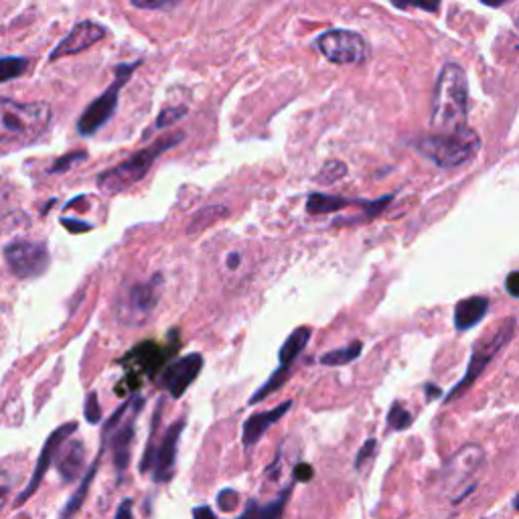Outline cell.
Here are the masks:
<instances>
[{"instance_id": "cell-1", "label": "cell", "mask_w": 519, "mask_h": 519, "mask_svg": "<svg viewBox=\"0 0 519 519\" xmlns=\"http://www.w3.org/2000/svg\"><path fill=\"white\" fill-rule=\"evenodd\" d=\"M469 82L467 73L457 63H447L434 84L430 126L436 132H455L467 126Z\"/></svg>"}, {"instance_id": "cell-2", "label": "cell", "mask_w": 519, "mask_h": 519, "mask_svg": "<svg viewBox=\"0 0 519 519\" xmlns=\"http://www.w3.org/2000/svg\"><path fill=\"white\" fill-rule=\"evenodd\" d=\"M51 122V108L45 102L21 104L9 98L0 100V138L3 148H21L39 140Z\"/></svg>"}, {"instance_id": "cell-3", "label": "cell", "mask_w": 519, "mask_h": 519, "mask_svg": "<svg viewBox=\"0 0 519 519\" xmlns=\"http://www.w3.org/2000/svg\"><path fill=\"white\" fill-rule=\"evenodd\" d=\"M418 151L440 169H457L475 159L481 148V136L465 126L455 132H434L416 142Z\"/></svg>"}, {"instance_id": "cell-4", "label": "cell", "mask_w": 519, "mask_h": 519, "mask_svg": "<svg viewBox=\"0 0 519 519\" xmlns=\"http://www.w3.org/2000/svg\"><path fill=\"white\" fill-rule=\"evenodd\" d=\"M181 140H183V134H171V136H165V138L153 142L151 146L144 148V151H138L136 155L128 157L120 165L102 173L98 177V187L106 195H116V193L130 189L132 185H136L138 181H142L146 177V173L151 171V167L157 163V159L163 153L171 151V148L177 146Z\"/></svg>"}, {"instance_id": "cell-5", "label": "cell", "mask_w": 519, "mask_h": 519, "mask_svg": "<svg viewBox=\"0 0 519 519\" xmlns=\"http://www.w3.org/2000/svg\"><path fill=\"white\" fill-rule=\"evenodd\" d=\"M155 430L157 428L153 426L151 438H148V444L140 461V471L144 475L146 473L151 475L155 483H169L177 465V447H179V438L185 430V418L175 420L171 426H167L161 432V436H157Z\"/></svg>"}, {"instance_id": "cell-6", "label": "cell", "mask_w": 519, "mask_h": 519, "mask_svg": "<svg viewBox=\"0 0 519 519\" xmlns=\"http://www.w3.org/2000/svg\"><path fill=\"white\" fill-rule=\"evenodd\" d=\"M142 404H144L142 396L138 394L130 396L104 424V432H102L104 447L110 444L118 475H122L130 463V451L136 434V418L142 410Z\"/></svg>"}, {"instance_id": "cell-7", "label": "cell", "mask_w": 519, "mask_h": 519, "mask_svg": "<svg viewBox=\"0 0 519 519\" xmlns=\"http://www.w3.org/2000/svg\"><path fill=\"white\" fill-rule=\"evenodd\" d=\"M140 65V61L136 63H126V65H118L116 67V82L98 98L94 100L86 112L80 116L78 120V132L82 136H92L96 134L100 128L106 126V122L114 116L116 112V106H118V98H120V92L124 88V84L130 80L132 71Z\"/></svg>"}, {"instance_id": "cell-8", "label": "cell", "mask_w": 519, "mask_h": 519, "mask_svg": "<svg viewBox=\"0 0 519 519\" xmlns=\"http://www.w3.org/2000/svg\"><path fill=\"white\" fill-rule=\"evenodd\" d=\"M513 329H515V321L505 319L497 329L489 331V335H485L475 345V351H473V357H471V363H469V369H467V376L453 388V392L447 396V402L459 398L483 374V369L489 365V361L507 345V341L513 335Z\"/></svg>"}, {"instance_id": "cell-9", "label": "cell", "mask_w": 519, "mask_h": 519, "mask_svg": "<svg viewBox=\"0 0 519 519\" xmlns=\"http://www.w3.org/2000/svg\"><path fill=\"white\" fill-rule=\"evenodd\" d=\"M317 49L327 61L337 65L361 63L369 53L365 39L359 33L347 29H333L323 33L317 39Z\"/></svg>"}, {"instance_id": "cell-10", "label": "cell", "mask_w": 519, "mask_h": 519, "mask_svg": "<svg viewBox=\"0 0 519 519\" xmlns=\"http://www.w3.org/2000/svg\"><path fill=\"white\" fill-rule=\"evenodd\" d=\"M159 303V284L157 280L138 282L124 290L118 301V317L128 325H142L151 319Z\"/></svg>"}, {"instance_id": "cell-11", "label": "cell", "mask_w": 519, "mask_h": 519, "mask_svg": "<svg viewBox=\"0 0 519 519\" xmlns=\"http://www.w3.org/2000/svg\"><path fill=\"white\" fill-rule=\"evenodd\" d=\"M5 262L17 278H37L49 266V252L43 242L15 240L5 248Z\"/></svg>"}, {"instance_id": "cell-12", "label": "cell", "mask_w": 519, "mask_h": 519, "mask_svg": "<svg viewBox=\"0 0 519 519\" xmlns=\"http://www.w3.org/2000/svg\"><path fill=\"white\" fill-rule=\"evenodd\" d=\"M175 351V343L169 347H163L159 343L153 341H146L136 345L132 351H128L122 359L120 365L126 367L128 372V382L136 384V376L144 378V376H155L159 369L163 367V363L169 359V355Z\"/></svg>"}, {"instance_id": "cell-13", "label": "cell", "mask_w": 519, "mask_h": 519, "mask_svg": "<svg viewBox=\"0 0 519 519\" xmlns=\"http://www.w3.org/2000/svg\"><path fill=\"white\" fill-rule=\"evenodd\" d=\"M76 430H78V422H69V424L59 426L55 432L49 434L47 442L43 444V449H41V455H39L37 467H35V471H33V477L29 479L27 487L19 493L15 505H25V503L37 493V489H39V485H41L45 473L49 471V465L55 463V457H57V453H59V449H61V444L67 442L69 436H71L73 432H76Z\"/></svg>"}, {"instance_id": "cell-14", "label": "cell", "mask_w": 519, "mask_h": 519, "mask_svg": "<svg viewBox=\"0 0 519 519\" xmlns=\"http://www.w3.org/2000/svg\"><path fill=\"white\" fill-rule=\"evenodd\" d=\"M201 369H203V357L199 353H189V355L173 361L165 369L161 384L169 392L171 398L179 400L181 396H185L189 386L197 380Z\"/></svg>"}, {"instance_id": "cell-15", "label": "cell", "mask_w": 519, "mask_h": 519, "mask_svg": "<svg viewBox=\"0 0 519 519\" xmlns=\"http://www.w3.org/2000/svg\"><path fill=\"white\" fill-rule=\"evenodd\" d=\"M104 37H106V29L100 23L82 21L59 41V45L51 51L49 61H57L61 57L82 53V51L90 49L92 45L100 43Z\"/></svg>"}, {"instance_id": "cell-16", "label": "cell", "mask_w": 519, "mask_h": 519, "mask_svg": "<svg viewBox=\"0 0 519 519\" xmlns=\"http://www.w3.org/2000/svg\"><path fill=\"white\" fill-rule=\"evenodd\" d=\"M55 469L63 483H73L82 477L86 469V444L82 440L69 438L61 444V449L55 457Z\"/></svg>"}, {"instance_id": "cell-17", "label": "cell", "mask_w": 519, "mask_h": 519, "mask_svg": "<svg viewBox=\"0 0 519 519\" xmlns=\"http://www.w3.org/2000/svg\"><path fill=\"white\" fill-rule=\"evenodd\" d=\"M292 408V400H286L282 402L280 406L272 408V410H266V412H256L252 414L246 422H244V428H242V442L244 447H254L256 442H260V438L280 420L284 418Z\"/></svg>"}, {"instance_id": "cell-18", "label": "cell", "mask_w": 519, "mask_h": 519, "mask_svg": "<svg viewBox=\"0 0 519 519\" xmlns=\"http://www.w3.org/2000/svg\"><path fill=\"white\" fill-rule=\"evenodd\" d=\"M392 201L390 197H382L380 201H359V199H347V197H337V195H325V193H313L307 199V211L313 215H321V213H333L345 207H367V209H374L376 213H380L388 203Z\"/></svg>"}, {"instance_id": "cell-19", "label": "cell", "mask_w": 519, "mask_h": 519, "mask_svg": "<svg viewBox=\"0 0 519 519\" xmlns=\"http://www.w3.org/2000/svg\"><path fill=\"white\" fill-rule=\"evenodd\" d=\"M489 311V301L485 296H469L455 307V327L457 331H469L483 321Z\"/></svg>"}, {"instance_id": "cell-20", "label": "cell", "mask_w": 519, "mask_h": 519, "mask_svg": "<svg viewBox=\"0 0 519 519\" xmlns=\"http://www.w3.org/2000/svg\"><path fill=\"white\" fill-rule=\"evenodd\" d=\"M483 459H485V453H483L481 447H477V444H467V447H463L451 459V463L447 467V475L455 477V479H465L481 467Z\"/></svg>"}, {"instance_id": "cell-21", "label": "cell", "mask_w": 519, "mask_h": 519, "mask_svg": "<svg viewBox=\"0 0 519 519\" xmlns=\"http://www.w3.org/2000/svg\"><path fill=\"white\" fill-rule=\"evenodd\" d=\"M100 455H102V453H100ZM100 455H98V459L88 467V471L84 473L82 485L78 487V491L67 499V503H65V507H63V511H61L59 519H73V517H76V513L82 509V505H84V501H86V497H88V493H90V487H92V483H94V479H96V473H98V467H100V461H102Z\"/></svg>"}, {"instance_id": "cell-22", "label": "cell", "mask_w": 519, "mask_h": 519, "mask_svg": "<svg viewBox=\"0 0 519 519\" xmlns=\"http://www.w3.org/2000/svg\"><path fill=\"white\" fill-rule=\"evenodd\" d=\"M288 497H290V489H284L276 499H272L266 505H260L254 499H250L246 503L244 513L238 519H280L282 513H284Z\"/></svg>"}, {"instance_id": "cell-23", "label": "cell", "mask_w": 519, "mask_h": 519, "mask_svg": "<svg viewBox=\"0 0 519 519\" xmlns=\"http://www.w3.org/2000/svg\"><path fill=\"white\" fill-rule=\"evenodd\" d=\"M309 341H311V329L309 327H299L296 331H292L280 347V353H278L280 365L290 367L296 361V357H299L305 351Z\"/></svg>"}, {"instance_id": "cell-24", "label": "cell", "mask_w": 519, "mask_h": 519, "mask_svg": "<svg viewBox=\"0 0 519 519\" xmlns=\"http://www.w3.org/2000/svg\"><path fill=\"white\" fill-rule=\"evenodd\" d=\"M361 341H353L341 349H333L325 355H321V363L323 365H329V367H341V365H347L351 361H355L359 355H361Z\"/></svg>"}, {"instance_id": "cell-25", "label": "cell", "mask_w": 519, "mask_h": 519, "mask_svg": "<svg viewBox=\"0 0 519 519\" xmlns=\"http://www.w3.org/2000/svg\"><path fill=\"white\" fill-rule=\"evenodd\" d=\"M288 367H278L276 372L270 376V380L260 388V390H256V394L250 398V404H258L260 400H266L274 390H278L280 386H284L286 384V380H288Z\"/></svg>"}, {"instance_id": "cell-26", "label": "cell", "mask_w": 519, "mask_h": 519, "mask_svg": "<svg viewBox=\"0 0 519 519\" xmlns=\"http://www.w3.org/2000/svg\"><path fill=\"white\" fill-rule=\"evenodd\" d=\"M29 67V61L25 57H3V61H0V80L3 82H9V80H15L19 76H23L25 69Z\"/></svg>"}, {"instance_id": "cell-27", "label": "cell", "mask_w": 519, "mask_h": 519, "mask_svg": "<svg viewBox=\"0 0 519 519\" xmlns=\"http://www.w3.org/2000/svg\"><path fill=\"white\" fill-rule=\"evenodd\" d=\"M412 420L414 416L400 404V402H394L390 412H388V428L394 430V432H400V430H406L412 426Z\"/></svg>"}, {"instance_id": "cell-28", "label": "cell", "mask_w": 519, "mask_h": 519, "mask_svg": "<svg viewBox=\"0 0 519 519\" xmlns=\"http://www.w3.org/2000/svg\"><path fill=\"white\" fill-rule=\"evenodd\" d=\"M136 9L146 11H173L181 5V0H130Z\"/></svg>"}, {"instance_id": "cell-29", "label": "cell", "mask_w": 519, "mask_h": 519, "mask_svg": "<svg viewBox=\"0 0 519 519\" xmlns=\"http://www.w3.org/2000/svg\"><path fill=\"white\" fill-rule=\"evenodd\" d=\"M392 3L398 9H406V7H416L422 9L426 13H436L440 9V0H392Z\"/></svg>"}, {"instance_id": "cell-30", "label": "cell", "mask_w": 519, "mask_h": 519, "mask_svg": "<svg viewBox=\"0 0 519 519\" xmlns=\"http://www.w3.org/2000/svg\"><path fill=\"white\" fill-rule=\"evenodd\" d=\"M345 175V165L343 163H337V161H333V163H327L325 167H323V173L317 177V181H325V183H333V181H337V179H341Z\"/></svg>"}, {"instance_id": "cell-31", "label": "cell", "mask_w": 519, "mask_h": 519, "mask_svg": "<svg viewBox=\"0 0 519 519\" xmlns=\"http://www.w3.org/2000/svg\"><path fill=\"white\" fill-rule=\"evenodd\" d=\"M185 114H187V110H185V108H179V106L165 108V110L161 112V116L157 118V128H165V126H169V124H175V122H179Z\"/></svg>"}, {"instance_id": "cell-32", "label": "cell", "mask_w": 519, "mask_h": 519, "mask_svg": "<svg viewBox=\"0 0 519 519\" xmlns=\"http://www.w3.org/2000/svg\"><path fill=\"white\" fill-rule=\"evenodd\" d=\"M376 449H378L376 438L365 440V442H363V447L357 451V457H355V469H361V467L365 465V461L372 459L374 453H376Z\"/></svg>"}, {"instance_id": "cell-33", "label": "cell", "mask_w": 519, "mask_h": 519, "mask_svg": "<svg viewBox=\"0 0 519 519\" xmlns=\"http://www.w3.org/2000/svg\"><path fill=\"white\" fill-rule=\"evenodd\" d=\"M86 420L90 424H98L102 420V410H100V402H98V394L92 392L86 400Z\"/></svg>"}, {"instance_id": "cell-34", "label": "cell", "mask_w": 519, "mask_h": 519, "mask_svg": "<svg viewBox=\"0 0 519 519\" xmlns=\"http://www.w3.org/2000/svg\"><path fill=\"white\" fill-rule=\"evenodd\" d=\"M86 157V153H73V155H67V157H63V159H59L55 165H53V169H51V173H63V171H67L73 163H78V161H82Z\"/></svg>"}, {"instance_id": "cell-35", "label": "cell", "mask_w": 519, "mask_h": 519, "mask_svg": "<svg viewBox=\"0 0 519 519\" xmlns=\"http://www.w3.org/2000/svg\"><path fill=\"white\" fill-rule=\"evenodd\" d=\"M238 493L234 491V489H226V491H221L219 493V497H217V501H219V507L221 509H234L236 507V503H238Z\"/></svg>"}, {"instance_id": "cell-36", "label": "cell", "mask_w": 519, "mask_h": 519, "mask_svg": "<svg viewBox=\"0 0 519 519\" xmlns=\"http://www.w3.org/2000/svg\"><path fill=\"white\" fill-rule=\"evenodd\" d=\"M505 288L511 296H515V299H519V270L517 272H511L507 278H505Z\"/></svg>"}, {"instance_id": "cell-37", "label": "cell", "mask_w": 519, "mask_h": 519, "mask_svg": "<svg viewBox=\"0 0 519 519\" xmlns=\"http://www.w3.org/2000/svg\"><path fill=\"white\" fill-rule=\"evenodd\" d=\"M116 519H134V515H132V499H122V503L116 509Z\"/></svg>"}, {"instance_id": "cell-38", "label": "cell", "mask_w": 519, "mask_h": 519, "mask_svg": "<svg viewBox=\"0 0 519 519\" xmlns=\"http://www.w3.org/2000/svg\"><path fill=\"white\" fill-rule=\"evenodd\" d=\"M294 477H296V481H309V479L313 477V469H311V465H305V463L296 465Z\"/></svg>"}, {"instance_id": "cell-39", "label": "cell", "mask_w": 519, "mask_h": 519, "mask_svg": "<svg viewBox=\"0 0 519 519\" xmlns=\"http://www.w3.org/2000/svg\"><path fill=\"white\" fill-rule=\"evenodd\" d=\"M193 519H219L209 505H201V507H195L193 509Z\"/></svg>"}, {"instance_id": "cell-40", "label": "cell", "mask_w": 519, "mask_h": 519, "mask_svg": "<svg viewBox=\"0 0 519 519\" xmlns=\"http://www.w3.org/2000/svg\"><path fill=\"white\" fill-rule=\"evenodd\" d=\"M240 262H242V254L240 252H232L226 258V268L228 270H240Z\"/></svg>"}, {"instance_id": "cell-41", "label": "cell", "mask_w": 519, "mask_h": 519, "mask_svg": "<svg viewBox=\"0 0 519 519\" xmlns=\"http://www.w3.org/2000/svg\"><path fill=\"white\" fill-rule=\"evenodd\" d=\"M479 3H483L485 7H491V9H499L507 3V0H479Z\"/></svg>"}, {"instance_id": "cell-42", "label": "cell", "mask_w": 519, "mask_h": 519, "mask_svg": "<svg viewBox=\"0 0 519 519\" xmlns=\"http://www.w3.org/2000/svg\"><path fill=\"white\" fill-rule=\"evenodd\" d=\"M515 509H517V511H519V495H517V497H515Z\"/></svg>"}]
</instances>
